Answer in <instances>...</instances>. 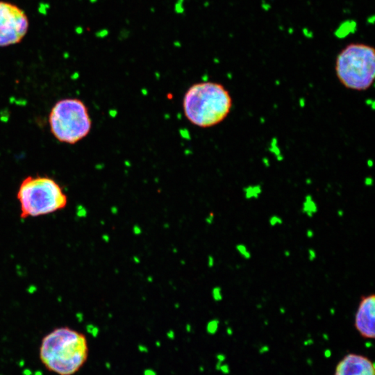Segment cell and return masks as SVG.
Masks as SVG:
<instances>
[{"instance_id": "cell-1", "label": "cell", "mask_w": 375, "mask_h": 375, "mask_svg": "<svg viewBox=\"0 0 375 375\" xmlns=\"http://www.w3.org/2000/svg\"><path fill=\"white\" fill-rule=\"evenodd\" d=\"M88 345L83 335L69 327L55 329L44 337L40 358L46 368L59 375H72L87 359Z\"/></svg>"}, {"instance_id": "cell-2", "label": "cell", "mask_w": 375, "mask_h": 375, "mask_svg": "<svg viewBox=\"0 0 375 375\" xmlns=\"http://www.w3.org/2000/svg\"><path fill=\"white\" fill-rule=\"evenodd\" d=\"M232 107L229 92L220 83L201 82L191 85L185 93L183 109L193 125L209 128L218 125L228 116Z\"/></svg>"}, {"instance_id": "cell-3", "label": "cell", "mask_w": 375, "mask_h": 375, "mask_svg": "<svg viewBox=\"0 0 375 375\" xmlns=\"http://www.w3.org/2000/svg\"><path fill=\"white\" fill-rule=\"evenodd\" d=\"M17 198L22 218L36 217L55 213L67 206L63 188L47 176H29L20 185Z\"/></svg>"}, {"instance_id": "cell-4", "label": "cell", "mask_w": 375, "mask_h": 375, "mask_svg": "<svg viewBox=\"0 0 375 375\" xmlns=\"http://www.w3.org/2000/svg\"><path fill=\"white\" fill-rule=\"evenodd\" d=\"M336 74L346 88L365 91L375 79V49L363 43H351L337 56Z\"/></svg>"}, {"instance_id": "cell-5", "label": "cell", "mask_w": 375, "mask_h": 375, "mask_svg": "<svg viewBox=\"0 0 375 375\" xmlns=\"http://www.w3.org/2000/svg\"><path fill=\"white\" fill-rule=\"evenodd\" d=\"M51 133L59 142L75 145L88 136L92 129L88 109L79 99L58 101L49 115Z\"/></svg>"}, {"instance_id": "cell-6", "label": "cell", "mask_w": 375, "mask_h": 375, "mask_svg": "<svg viewBox=\"0 0 375 375\" xmlns=\"http://www.w3.org/2000/svg\"><path fill=\"white\" fill-rule=\"evenodd\" d=\"M29 27V19L24 10L12 3L0 1V47L20 43Z\"/></svg>"}, {"instance_id": "cell-7", "label": "cell", "mask_w": 375, "mask_h": 375, "mask_svg": "<svg viewBox=\"0 0 375 375\" xmlns=\"http://www.w3.org/2000/svg\"><path fill=\"white\" fill-rule=\"evenodd\" d=\"M354 326L363 338L375 337V296L374 294L362 297L355 315Z\"/></svg>"}, {"instance_id": "cell-8", "label": "cell", "mask_w": 375, "mask_h": 375, "mask_svg": "<svg viewBox=\"0 0 375 375\" xmlns=\"http://www.w3.org/2000/svg\"><path fill=\"white\" fill-rule=\"evenodd\" d=\"M334 375H375L374 364L368 357L350 353L338 363Z\"/></svg>"}, {"instance_id": "cell-9", "label": "cell", "mask_w": 375, "mask_h": 375, "mask_svg": "<svg viewBox=\"0 0 375 375\" xmlns=\"http://www.w3.org/2000/svg\"><path fill=\"white\" fill-rule=\"evenodd\" d=\"M219 324H220V322L217 319H213V320L209 321L206 324L207 333L211 335L215 334V333L217 332V329H218Z\"/></svg>"}, {"instance_id": "cell-10", "label": "cell", "mask_w": 375, "mask_h": 375, "mask_svg": "<svg viewBox=\"0 0 375 375\" xmlns=\"http://www.w3.org/2000/svg\"><path fill=\"white\" fill-rule=\"evenodd\" d=\"M236 250L240 254L241 256L245 259H249L251 258V253L247 248V247L243 244H238L236 247Z\"/></svg>"}, {"instance_id": "cell-11", "label": "cell", "mask_w": 375, "mask_h": 375, "mask_svg": "<svg viewBox=\"0 0 375 375\" xmlns=\"http://www.w3.org/2000/svg\"><path fill=\"white\" fill-rule=\"evenodd\" d=\"M212 297L213 299L215 302H220L222 300V289L220 287L216 286L214 287L212 290Z\"/></svg>"}, {"instance_id": "cell-12", "label": "cell", "mask_w": 375, "mask_h": 375, "mask_svg": "<svg viewBox=\"0 0 375 375\" xmlns=\"http://www.w3.org/2000/svg\"><path fill=\"white\" fill-rule=\"evenodd\" d=\"M269 223H270V224L272 227H275L277 225L282 224L283 221L281 220V218L279 217L278 216H272V217H270V220H269Z\"/></svg>"}, {"instance_id": "cell-13", "label": "cell", "mask_w": 375, "mask_h": 375, "mask_svg": "<svg viewBox=\"0 0 375 375\" xmlns=\"http://www.w3.org/2000/svg\"><path fill=\"white\" fill-rule=\"evenodd\" d=\"M174 12L177 14H183L185 12V9L183 7V4L177 2L174 4Z\"/></svg>"}, {"instance_id": "cell-14", "label": "cell", "mask_w": 375, "mask_h": 375, "mask_svg": "<svg viewBox=\"0 0 375 375\" xmlns=\"http://www.w3.org/2000/svg\"><path fill=\"white\" fill-rule=\"evenodd\" d=\"M109 34V31L107 29H103L96 33V36L99 38H104Z\"/></svg>"}, {"instance_id": "cell-15", "label": "cell", "mask_w": 375, "mask_h": 375, "mask_svg": "<svg viewBox=\"0 0 375 375\" xmlns=\"http://www.w3.org/2000/svg\"><path fill=\"white\" fill-rule=\"evenodd\" d=\"M129 31H128L127 29H122V31L119 32V40H125L127 39V38L129 36Z\"/></svg>"}, {"instance_id": "cell-16", "label": "cell", "mask_w": 375, "mask_h": 375, "mask_svg": "<svg viewBox=\"0 0 375 375\" xmlns=\"http://www.w3.org/2000/svg\"><path fill=\"white\" fill-rule=\"evenodd\" d=\"M308 259L310 261H313L316 258V252L314 249H309L308 251Z\"/></svg>"}, {"instance_id": "cell-17", "label": "cell", "mask_w": 375, "mask_h": 375, "mask_svg": "<svg viewBox=\"0 0 375 375\" xmlns=\"http://www.w3.org/2000/svg\"><path fill=\"white\" fill-rule=\"evenodd\" d=\"M142 231H143L142 229H141V227L138 226V225H135V226H133V232L135 235H136V236H139V235H140L141 233H142Z\"/></svg>"}, {"instance_id": "cell-18", "label": "cell", "mask_w": 375, "mask_h": 375, "mask_svg": "<svg viewBox=\"0 0 375 375\" xmlns=\"http://www.w3.org/2000/svg\"><path fill=\"white\" fill-rule=\"evenodd\" d=\"M99 332V330L98 327L94 326L93 329H92L91 332H90V334H91L94 338H96V337H97V336H98Z\"/></svg>"}, {"instance_id": "cell-19", "label": "cell", "mask_w": 375, "mask_h": 375, "mask_svg": "<svg viewBox=\"0 0 375 375\" xmlns=\"http://www.w3.org/2000/svg\"><path fill=\"white\" fill-rule=\"evenodd\" d=\"M208 266L209 268H213V265H215V259L212 256H208Z\"/></svg>"}, {"instance_id": "cell-20", "label": "cell", "mask_w": 375, "mask_h": 375, "mask_svg": "<svg viewBox=\"0 0 375 375\" xmlns=\"http://www.w3.org/2000/svg\"><path fill=\"white\" fill-rule=\"evenodd\" d=\"M138 350L140 352H142V353L148 352V348H147L145 345H139L138 347Z\"/></svg>"}, {"instance_id": "cell-21", "label": "cell", "mask_w": 375, "mask_h": 375, "mask_svg": "<svg viewBox=\"0 0 375 375\" xmlns=\"http://www.w3.org/2000/svg\"><path fill=\"white\" fill-rule=\"evenodd\" d=\"M143 375H156V372L152 369H146L143 372Z\"/></svg>"}, {"instance_id": "cell-22", "label": "cell", "mask_w": 375, "mask_h": 375, "mask_svg": "<svg viewBox=\"0 0 375 375\" xmlns=\"http://www.w3.org/2000/svg\"><path fill=\"white\" fill-rule=\"evenodd\" d=\"M167 337L170 340H173L175 338V333L174 331L172 330H169L167 332Z\"/></svg>"}, {"instance_id": "cell-23", "label": "cell", "mask_w": 375, "mask_h": 375, "mask_svg": "<svg viewBox=\"0 0 375 375\" xmlns=\"http://www.w3.org/2000/svg\"><path fill=\"white\" fill-rule=\"evenodd\" d=\"M213 218H214V215H213V214H212V213H211V214L209 215L208 216L206 217V222L207 224H212V223H213Z\"/></svg>"}, {"instance_id": "cell-24", "label": "cell", "mask_w": 375, "mask_h": 375, "mask_svg": "<svg viewBox=\"0 0 375 375\" xmlns=\"http://www.w3.org/2000/svg\"><path fill=\"white\" fill-rule=\"evenodd\" d=\"M33 372L31 370H30L29 368H25L22 370V374L23 375H33Z\"/></svg>"}, {"instance_id": "cell-25", "label": "cell", "mask_w": 375, "mask_h": 375, "mask_svg": "<svg viewBox=\"0 0 375 375\" xmlns=\"http://www.w3.org/2000/svg\"><path fill=\"white\" fill-rule=\"evenodd\" d=\"M306 235H307V236L308 237V238H312V237L313 236L314 233H313V231L312 230H311V229H308V230L307 231V232H306Z\"/></svg>"}, {"instance_id": "cell-26", "label": "cell", "mask_w": 375, "mask_h": 375, "mask_svg": "<svg viewBox=\"0 0 375 375\" xmlns=\"http://www.w3.org/2000/svg\"><path fill=\"white\" fill-rule=\"evenodd\" d=\"M185 330L188 333L191 332V331H192V326L190 324H187L186 326H185Z\"/></svg>"}, {"instance_id": "cell-27", "label": "cell", "mask_w": 375, "mask_h": 375, "mask_svg": "<svg viewBox=\"0 0 375 375\" xmlns=\"http://www.w3.org/2000/svg\"><path fill=\"white\" fill-rule=\"evenodd\" d=\"M173 45H174V47H181V43L180 41H175L174 43H173Z\"/></svg>"}, {"instance_id": "cell-28", "label": "cell", "mask_w": 375, "mask_h": 375, "mask_svg": "<svg viewBox=\"0 0 375 375\" xmlns=\"http://www.w3.org/2000/svg\"><path fill=\"white\" fill-rule=\"evenodd\" d=\"M33 375H44L43 371L41 370H36L33 372Z\"/></svg>"}, {"instance_id": "cell-29", "label": "cell", "mask_w": 375, "mask_h": 375, "mask_svg": "<svg viewBox=\"0 0 375 375\" xmlns=\"http://www.w3.org/2000/svg\"><path fill=\"white\" fill-rule=\"evenodd\" d=\"M25 366V361H24V360H20V361L19 366L21 367V368H22V367H24Z\"/></svg>"}, {"instance_id": "cell-30", "label": "cell", "mask_w": 375, "mask_h": 375, "mask_svg": "<svg viewBox=\"0 0 375 375\" xmlns=\"http://www.w3.org/2000/svg\"><path fill=\"white\" fill-rule=\"evenodd\" d=\"M217 358H218L219 361L222 362L223 359H224V357L223 356V355H217Z\"/></svg>"}, {"instance_id": "cell-31", "label": "cell", "mask_w": 375, "mask_h": 375, "mask_svg": "<svg viewBox=\"0 0 375 375\" xmlns=\"http://www.w3.org/2000/svg\"><path fill=\"white\" fill-rule=\"evenodd\" d=\"M133 261H134V262L135 263H140V259H139V258L138 256H135L134 257H133Z\"/></svg>"}, {"instance_id": "cell-32", "label": "cell", "mask_w": 375, "mask_h": 375, "mask_svg": "<svg viewBox=\"0 0 375 375\" xmlns=\"http://www.w3.org/2000/svg\"><path fill=\"white\" fill-rule=\"evenodd\" d=\"M103 238H104V240L106 241V242H109V236H107V235H104V236H103Z\"/></svg>"}, {"instance_id": "cell-33", "label": "cell", "mask_w": 375, "mask_h": 375, "mask_svg": "<svg viewBox=\"0 0 375 375\" xmlns=\"http://www.w3.org/2000/svg\"><path fill=\"white\" fill-rule=\"evenodd\" d=\"M106 368H107V369H111V365L110 363H109V362H106Z\"/></svg>"}, {"instance_id": "cell-34", "label": "cell", "mask_w": 375, "mask_h": 375, "mask_svg": "<svg viewBox=\"0 0 375 375\" xmlns=\"http://www.w3.org/2000/svg\"><path fill=\"white\" fill-rule=\"evenodd\" d=\"M156 347H160L161 345V343L160 341H156Z\"/></svg>"}, {"instance_id": "cell-35", "label": "cell", "mask_w": 375, "mask_h": 375, "mask_svg": "<svg viewBox=\"0 0 375 375\" xmlns=\"http://www.w3.org/2000/svg\"><path fill=\"white\" fill-rule=\"evenodd\" d=\"M184 1H185V0H177V2H179V3H181V4H183V3H184Z\"/></svg>"}, {"instance_id": "cell-36", "label": "cell", "mask_w": 375, "mask_h": 375, "mask_svg": "<svg viewBox=\"0 0 375 375\" xmlns=\"http://www.w3.org/2000/svg\"><path fill=\"white\" fill-rule=\"evenodd\" d=\"M147 280H148V281H150V282H151V281H153V279H152V278H151V277H148V278H147Z\"/></svg>"}, {"instance_id": "cell-37", "label": "cell", "mask_w": 375, "mask_h": 375, "mask_svg": "<svg viewBox=\"0 0 375 375\" xmlns=\"http://www.w3.org/2000/svg\"><path fill=\"white\" fill-rule=\"evenodd\" d=\"M227 332H228V334H229V335L232 334H231V333H232V332H231V329L230 331V329H227Z\"/></svg>"}, {"instance_id": "cell-38", "label": "cell", "mask_w": 375, "mask_h": 375, "mask_svg": "<svg viewBox=\"0 0 375 375\" xmlns=\"http://www.w3.org/2000/svg\"><path fill=\"white\" fill-rule=\"evenodd\" d=\"M208 5H209V3H208V2H205V3H204V7H208Z\"/></svg>"}, {"instance_id": "cell-39", "label": "cell", "mask_w": 375, "mask_h": 375, "mask_svg": "<svg viewBox=\"0 0 375 375\" xmlns=\"http://www.w3.org/2000/svg\"><path fill=\"white\" fill-rule=\"evenodd\" d=\"M90 1H92V2H96L97 0H90Z\"/></svg>"}, {"instance_id": "cell-40", "label": "cell", "mask_w": 375, "mask_h": 375, "mask_svg": "<svg viewBox=\"0 0 375 375\" xmlns=\"http://www.w3.org/2000/svg\"><path fill=\"white\" fill-rule=\"evenodd\" d=\"M151 12H153H153H154V9H151Z\"/></svg>"}]
</instances>
